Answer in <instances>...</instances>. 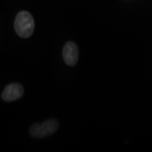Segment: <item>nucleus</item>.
Returning a JSON list of instances; mask_svg holds the SVG:
<instances>
[{
  "mask_svg": "<svg viewBox=\"0 0 152 152\" xmlns=\"http://www.w3.org/2000/svg\"><path fill=\"white\" fill-rule=\"evenodd\" d=\"M58 128V123L55 119H48L42 124H35L30 129V134L34 138L42 139L52 135Z\"/></svg>",
  "mask_w": 152,
  "mask_h": 152,
  "instance_id": "2",
  "label": "nucleus"
},
{
  "mask_svg": "<svg viewBox=\"0 0 152 152\" xmlns=\"http://www.w3.org/2000/svg\"><path fill=\"white\" fill-rule=\"evenodd\" d=\"M24 94V88L19 83H11L4 88L2 93V98L5 102H14L22 97Z\"/></svg>",
  "mask_w": 152,
  "mask_h": 152,
  "instance_id": "3",
  "label": "nucleus"
},
{
  "mask_svg": "<svg viewBox=\"0 0 152 152\" xmlns=\"http://www.w3.org/2000/svg\"><path fill=\"white\" fill-rule=\"evenodd\" d=\"M63 58L67 65L74 66L77 64L79 58V48L75 42H66L63 49Z\"/></svg>",
  "mask_w": 152,
  "mask_h": 152,
  "instance_id": "4",
  "label": "nucleus"
},
{
  "mask_svg": "<svg viewBox=\"0 0 152 152\" xmlns=\"http://www.w3.org/2000/svg\"><path fill=\"white\" fill-rule=\"evenodd\" d=\"M14 26L19 37L22 38H28L34 32L35 22L32 15L29 12L21 11L17 14Z\"/></svg>",
  "mask_w": 152,
  "mask_h": 152,
  "instance_id": "1",
  "label": "nucleus"
}]
</instances>
